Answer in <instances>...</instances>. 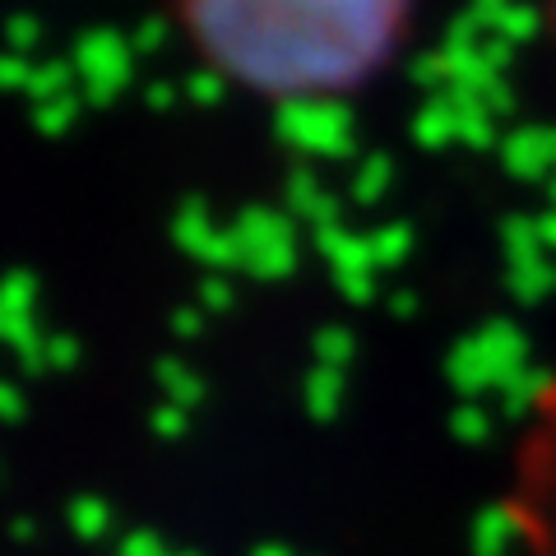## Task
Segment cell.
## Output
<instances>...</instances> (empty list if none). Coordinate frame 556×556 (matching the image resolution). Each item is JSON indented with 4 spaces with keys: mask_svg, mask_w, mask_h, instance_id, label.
<instances>
[{
    "mask_svg": "<svg viewBox=\"0 0 556 556\" xmlns=\"http://www.w3.org/2000/svg\"><path fill=\"white\" fill-rule=\"evenodd\" d=\"M417 0H172V14L218 79L274 102L362 89L390 65Z\"/></svg>",
    "mask_w": 556,
    "mask_h": 556,
    "instance_id": "6da1fadb",
    "label": "cell"
},
{
    "mask_svg": "<svg viewBox=\"0 0 556 556\" xmlns=\"http://www.w3.org/2000/svg\"><path fill=\"white\" fill-rule=\"evenodd\" d=\"M515 529L533 556H556V399L529 437L515 473Z\"/></svg>",
    "mask_w": 556,
    "mask_h": 556,
    "instance_id": "7a4b0ae2",
    "label": "cell"
},
{
    "mask_svg": "<svg viewBox=\"0 0 556 556\" xmlns=\"http://www.w3.org/2000/svg\"><path fill=\"white\" fill-rule=\"evenodd\" d=\"M547 5V28H552V42H556V0H543Z\"/></svg>",
    "mask_w": 556,
    "mask_h": 556,
    "instance_id": "3957f363",
    "label": "cell"
}]
</instances>
